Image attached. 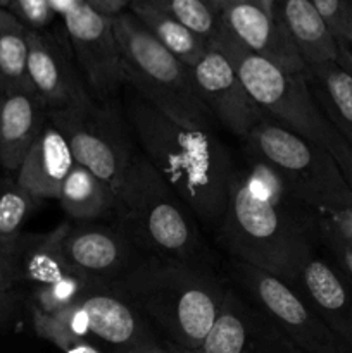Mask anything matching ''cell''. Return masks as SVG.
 <instances>
[{"instance_id": "38", "label": "cell", "mask_w": 352, "mask_h": 353, "mask_svg": "<svg viewBox=\"0 0 352 353\" xmlns=\"http://www.w3.org/2000/svg\"><path fill=\"white\" fill-rule=\"evenodd\" d=\"M338 64L352 74V45L338 41Z\"/></svg>"}, {"instance_id": "43", "label": "cell", "mask_w": 352, "mask_h": 353, "mask_svg": "<svg viewBox=\"0 0 352 353\" xmlns=\"http://www.w3.org/2000/svg\"><path fill=\"white\" fill-rule=\"evenodd\" d=\"M10 2H12V0H0V9H9L10 7Z\"/></svg>"}, {"instance_id": "2", "label": "cell", "mask_w": 352, "mask_h": 353, "mask_svg": "<svg viewBox=\"0 0 352 353\" xmlns=\"http://www.w3.org/2000/svg\"><path fill=\"white\" fill-rule=\"evenodd\" d=\"M107 288L130 302L168 341L200 350L213 330L226 286L209 265L140 255Z\"/></svg>"}, {"instance_id": "39", "label": "cell", "mask_w": 352, "mask_h": 353, "mask_svg": "<svg viewBox=\"0 0 352 353\" xmlns=\"http://www.w3.org/2000/svg\"><path fill=\"white\" fill-rule=\"evenodd\" d=\"M116 353H168V350H166V345L157 340V341H152V343H145V345H140V347L128 348V350L116 352Z\"/></svg>"}, {"instance_id": "18", "label": "cell", "mask_w": 352, "mask_h": 353, "mask_svg": "<svg viewBox=\"0 0 352 353\" xmlns=\"http://www.w3.org/2000/svg\"><path fill=\"white\" fill-rule=\"evenodd\" d=\"M48 121V109L33 90L0 93V164L17 172Z\"/></svg>"}, {"instance_id": "25", "label": "cell", "mask_w": 352, "mask_h": 353, "mask_svg": "<svg viewBox=\"0 0 352 353\" xmlns=\"http://www.w3.org/2000/svg\"><path fill=\"white\" fill-rule=\"evenodd\" d=\"M28 31L12 12L0 9V93L33 90L28 76Z\"/></svg>"}, {"instance_id": "9", "label": "cell", "mask_w": 352, "mask_h": 353, "mask_svg": "<svg viewBox=\"0 0 352 353\" xmlns=\"http://www.w3.org/2000/svg\"><path fill=\"white\" fill-rule=\"evenodd\" d=\"M230 274L238 290L304 353H352L295 286L238 261L230 262Z\"/></svg>"}, {"instance_id": "17", "label": "cell", "mask_w": 352, "mask_h": 353, "mask_svg": "<svg viewBox=\"0 0 352 353\" xmlns=\"http://www.w3.org/2000/svg\"><path fill=\"white\" fill-rule=\"evenodd\" d=\"M81 305L88 316L90 334L106 343L110 353L157 341L148 321L107 286H97Z\"/></svg>"}, {"instance_id": "27", "label": "cell", "mask_w": 352, "mask_h": 353, "mask_svg": "<svg viewBox=\"0 0 352 353\" xmlns=\"http://www.w3.org/2000/svg\"><path fill=\"white\" fill-rule=\"evenodd\" d=\"M99 285L75 271H68L47 285L33 290V309L55 314L81 303Z\"/></svg>"}, {"instance_id": "44", "label": "cell", "mask_w": 352, "mask_h": 353, "mask_svg": "<svg viewBox=\"0 0 352 353\" xmlns=\"http://www.w3.org/2000/svg\"><path fill=\"white\" fill-rule=\"evenodd\" d=\"M214 2H216V6H217V0H214Z\"/></svg>"}, {"instance_id": "19", "label": "cell", "mask_w": 352, "mask_h": 353, "mask_svg": "<svg viewBox=\"0 0 352 353\" xmlns=\"http://www.w3.org/2000/svg\"><path fill=\"white\" fill-rule=\"evenodd\" d=\"M75 164L64 134L48 119L17 169L16 181L35 199H59L62 183Z\"/></svg>"}, {"instance_id": "29", "label": "cell", "mask_w": 352, "mask_h": 353, "mask_svg": "<svg viewBox=\"0 0 352 353\" xmlns=\"http://www.w3.org/2000/svg\"><path fill=\"white\" fill-rule=\"evenodd\" d=\"M33 326L38 336L50 341L64 353H104L90 338H79L68 331V327L62 326L52 314L33 309Z\"/></svg>"}, {"instance_id": "10", "label": "cell", "mask_w": 352, "mask_h": 353, "mask_svg": "<svg viewBox=\"0 0 352 353\" xmlns=\"http://www.w3.org/2000/svg\"><path fill=\"white\" fill-rule=\"evenodd\" d=\"M62 19L69 47L93 99H119L128 81L113 17L97 12L81 0Z\"/></svg>"}, {"instance_id": "35", "label": "cell", "mask_w": 352, "mask_h": 353, "mask_svg": "<svg viewBox=\"0 0 352 353\" xmlns=\"http://www.w3.org/2000/svg\"><path fill=\"white\" fill-rule=\"evenodd\" d=\"M330 154L333 155L335 162H337L338 168H340L342 174H344L345 181H347L349 188H351L352 192V143L344 138V140H340L333 148H331Z\"/></svg>"}, {"instance_id": "6", "label": "cell", "mask_w": 352, "mask_h": 353, "mask_svg": "<svg viewBox=\"0 0 352 353\" xmlns=\"http://www.w3.org/2000/svg\"><path fill=\"white\" fill-rule=\"evenodd\" d=\"M213 45L230 59L248 95L262 110L266 119L321 145L328 152L344 140L317 107L306 76L292 74L259 57L240 43L226 28H223Z\"/></svg>"}, {"instance_id": "33", "label": "cell", "mask_w": 352, "mask_h": 353, "mask_svg": "<svg viewBox=\"0 0 352 353\" xmlns=\"http://www.w3.org/2000/svg\"><path fill=\"white\" fill-rule=\"evenodd\" d=\"M314 226H316V224H314ZM316 234L317 240H320V245H323V247L330 252L335 264L340 269H344V271L352 278V245L340 240V238L335 236V234L328 233V231L320 230V228H316Z\"/></svg>"}, {"instance_id": "30", "label": "cell", "mask_w": 352, "mask_h": 353, "mask_svg": "<svg viewBox=\"0 0 352 353\" xmlns=\"http://www.w3.org/2000/svg\"><path fill=\"white\" fill-rule=\"evenodd\" d=\"M337 41L352 45V0H313Z\"/></svg>"}, {"instance_id": "26", "label": "cell", "mask_w": 352, "mask_h": 353, "mask_svg": "<svg viewBox=\"0 0 352 353\" xmlns=\"http://www.w3.org/2000/svg\"><path fill=\"white\" fill-rule=\"evenodd\" d=\"M213 45L223 31V19L214 0H147Z\"/></svg>"}, {"instance_id": "22", "label": "cell", "mask_w": 352, "mask_h": 353, "mask_svg": "<svg viewBox=\"0 0 352 353\" xmlns=\"http://www.w3.org/2000/svg\"><path fill=\"white\" fill-rule=\"evenodd\" d=\"M307 85L331 126L352 143V74L338 62L307 65Z\"/></svg>"}, {"instance_id": "14", "label": "cell", "mask_w": 352, "mask_h": 353, "mask_svg": "<svg viewBox=\"0 0 352 353\" xmlns=\"http://www.w3.org/2000/svg\"><path fill=\"white\" fill-rule=\"evenodd\" d=\"M62 248L68 268L99 286L123 276L141 255L114 223L69 224Z\"/></svg>"}, {"instance_id": "24", "label": "cell", "mask_w": 352, "mask_h": 353, "mask_svg": "<svg viewBox=\"0 0 352 353\" xmlns=\"http://www.w3.org/2000/svg\"><path fill=\"white\" fill-rule=\"evenodd\" d=\"M130 12L179 61L193 68L211 45L147 0H131Z\"/></svg>"}, {"instance_id": "5", "label": "cell", "mask_w": 352, "mask_h": 353, "mask_svg": "<svg viewBox=\"0 0 352 353\" xmlns=\"http://www.w3.org/2000/svg\"><path fill=\"white\" fill-rule=\"evenodd\" d=\"M113 26L128 86L175 123L213 131L216 119L200 97L192 68L171 54L131 12L114 16Z\"/></svg>"}, {"instance_id": "28", "label": "cell", "mask_w": 352, "mask_h": 353, "mask_svg": "<svg viewBox=\"0 0 352 353\" xmlns=\"http://www.w3.org/2000/svg\"><path fill=\"white\" fill-rule=\"evenodd\" d=\"M37 202L17 181L0 183V250H9L23 234L21 230Z\"/></svg>"}, {"instance_id": "15", "label": "cell", "mask_w": 352, "mask_h": 353, "mask_svg": "<svg viewBox=\"0 0 352 353\" xmlns=\"http://www.w3.org/2000/svg\"><path fill=\"white\" fill-rule=\"evenodd\" d=\"M224 28L259 57L292 74L306 76L307 65L278 19L251 0H217Z\"/></svg>"}, {"instance_id": "21", "label": "cell", "mask_w": 352, "mask_h": 353, "mask_svg": "<svg viewBox=\"0 0 352 353\" xmlns=\"http://www.w3.org/2000/svg\"><path fill=\"white\" fill-rule=\"evenodd\" d=\"M71 223H61L50 233L21 234L16 243L7 250L17 281H26L33 288L54 281L71 269L64 257V236Z\"/></svg>"}, {"instance_id": "13", "label": "cell", "mask_w": 352, "mask_h": 353, "mask_svg": "<svg viewBox=\"0 0 352 353\" xmlns=\"http://www.w3.org/2000/svg\"><path fill=\"white\" fill-rule=\"evenodd\" d=\"M28 76L48 112L93 97L75 61L68 37L28 31Z\"/></svg>"}, {"instance_id": "4", "label": "cell", "mask_w": 352, "mask_h": 353, "mask_svg": "<svg viewBox=\"0 0 352 353\" xmlns=\"http://www.w3.org/2000/svg\"><path fill=\"white\" fill-rule=\"evenodd\" d=\"M116 195L113 223L141 255L207 265L199 219L141 154L135 155Z\"/></svg>"}, {"instance_id": "36", "label": "cell", "mask_w": 352, "mask_h": 353, "mask_svg": "<svg viewBox=\"0 0 352 353\" xmlns=\"http://www.w3.org/2000/svg\"><path fill=\"white\" fill-rule=\"evenodd\" d=\"M17 283L16 269L10 261L7 250H0V293L12 292L14 285Z\"/></svg>"}, {"instance_id": "40", "label": "cell", "mask_w": 352, "mask_h": 353, "mask_svg": "<svg viewBox=\"0 0 352 353\" xmlns=\"http://www.w3.org/2000/svg\"><path fill=\"white\" fill-rule=\"evenodd\" d=\"M48 2H50L52 9H54L55 14H59V16L64 17L66 14H68L72 7L78 6L81 0H48Z\"/></svg>"}, {"instance_id": "23", "label": "cell", "mask_w": 352, "mask_h": 353, "mask_svg": "<svg viewBox=\"0 0 352 353\" xmlns=\"http://www.w3.org/2000/svg\"><path fill=\"white\" fill-rule=\"evenodd\" d=\"M59 203L75 223H99L114 216L117 195L106 181L92 171L75 164L59 193Z\"/></svg>"}, {"instance_id": "20", "label": "cell", "mask_w": 352, "mask_h": 353, "mask_svg": "<svg viewBox=\"0 0 352 353\" xmlns=\"http://www.w3.org/2000/svg\"><path fill=\"white\" fill-rule=\"evenodd\" d=\"M273 16L282 23L306 65L338 61V41L313 0H276Z\"/></svg>"}, {"instance_id": "37", "label": "cell", "mask_w": 352, "mask_h": 353, "mask_svg": "<svg viewBox=\"0 0 352 353\" xmlns=\"http://www.w3.org/2000/svg\"><path fill=\"white\" fill-rule=\"evenodd\" d=\"M93 10L104 14V16L114 17L117 14L124 12L126 7H130V0H85Z\"/></svg>"}, {"instance_id": "3", "label": "cell", "mask_w": 352, "mask_h": 353, "mask_svg": "<svg viewBox=\"0 0 352 353\" xmlns=\"http://www.w3.org/2000/svg\"><path fill=\"white\" fill-rule=\"evenodd\" d=\"M217 241L233 261L293 283L320 245L313 212L259 199L240 169L231 176L226 209L216 228Z\"/></svg>"}, {"instance_id": "34", "label": "cell", "mask_w": 352, "mask_h": 353, "mask_svg": "<svg viewBox=\"0 0 352 353\" xmlns=\"http://www.w3.org/2000/svg\"><path fill=\"white\" fill-rule=\"evenodd\" d=\"M52 316H54L62 326L68 327V331H71L72 334H76V336L79 338L92 336V334H90L88 316H86L81 303H78V305L75 307H69V309L66 310H61V312L52 314Z\"/></svg>"}, {"instance_id": "12", "label": "cell", "mask_w": 352, "mask_h": 353, "mask_svg": "<svg viewBox=\"0 0 352 353\" xmlns=\"http://www.w3.org/2000/svg\"><path fill=\"white\" fill-rule=\"evenodd\" d=\"M192 72L207 109L235 137L245 140L257 124L266 121L237 69L217 47L211 45L204 57L193 65Z\"/></svg>"}, {"instance_id": "1", "label": "cell", "mask_w": 352, "mask_h": 353, "mask_svg": "<svg viewBox=\"0 0 352 353\" xmlns=\"http://www.w3.org/2000/svg\"><path fill=\"white\" fill-rule=\"evenodd\" d=\"M123 107L140 154L197 219L217 228L235 172L226 145L213 131L175 123L128 85Z\"/></svg>"}, {"instance_id": "42", "label": "cell", "mask_w": 352, "mask_h": 353, "mask_svg": "<svg viewBox=\"0 0 352 353\" xmlns=\"http://www.w3.org/2000/svg\"><path fill=\"white\" fill-rule=\"evenodd\" d=\"M251 2H254L255 6L261 7V9L264 10V12L271 14V16H273V9H275L276 0H251Z\"/></svg>"}, {"instance_id": "45", "label": "cell", "mask_w": 352, "mask_h": 353, "mask_svg": "<svg viewBox=\"0 0 352 353\" xmlns=\"http://www.w3.org/2000/svg\"><path fill=\"white\" fill-rule=\"evenodd\" d=\"M130 2H131V0H130Z\"/></svg>"}, {"instance_id": "16", "label": "cell", "mask_w": 352, "mask_h": 353, "mask_svg": "<svg viewBox=\"0 0 352 353\" xmlns=\"http://www.w3.org/2000/svg\"><path fill=\"white\" fill-rule=\"evenodd\" d=\"M328 327L352 348V278L333 261L313 257L293 283Z\"/></svg>"}, {"instance_id": "41", "label": "cell", "mask_w": 352, "mask_h": 353, "mask_svg": "<svg viewBox=\"0 0 352 353\" xmlns=\"http://www.w3.org/2000/svg\"><path fill=\"white\" fill-rule=\"evenodd\" d=\"M166 350L168 353H202V350H192V348L179 347V345L173 343V341H166Z\"/></svg>"}, {"instance_id": "31", "label": "cell", "mask_w": 352, "mask_h": 353, "mask_svg": "<svg viewBox=\"0 0 352 353\" xmlns=\"http://www.w3.org/2000/svg\"><path fill=\"white\" fill-rule=\"evenodd\" d=\"M7 10L33 31L47 30L55 16L48 0H12Z\"/></svg>"}, {"instance_id": "32", "label": "cell", "mask_w": 352, "mask_h": 353, "mask_svg": "<svg viewBox=\"0 0 352 353\" xmlns=\"http://www.w3.org/2000/svg\"><path fill=\"white\" fill-rule=\"evenodd\" d=\"M313 219L316 228L352 245V207L337 212H313Z\"/></svg>"}, {"instance_id": "7", "label": "cell", "mask_w": 352, "mask_h": 353, "mask_svg": "<svg viewBox=\"0 0 352 353\" xmlns=\"http://www.w3.org/2000/svg\"><path fill=\"white\" fill-rule=\"evenodd\" d=\"M245 150L268 161L285 181L290 195L311 212H337L352 207V192L321 145L266 119L245 138Z\"/></svg>"}, {"instance_id": "8", "label": "cell", "mask_w": 352, "mask_h": 353, "mask_svg": "<svg viewBox=\"0 0 352 353\" xmlns=\"http://www.w3.org/2000/svg\"><path fill=\"white\" fill-rule=\"evenodd\" d=\"M68 141L76 164L92 171L117 193L135 155V137L119 99L93 97L48 112Z\"/></svg>"}, {"instance_id": "11", "label": "cell", "mask_w": 352, "mask_h": 353, "mask_svg": "<svg viewBox=\"0 0 352 353\" xmlns=\"http://www.w3.org/2000/svg\"><path fill=\"white\" fill-rule=\"evenodd\" d=\"M202 353H304L240 290L226 288Z\"/></svg>"}]
</instances>
